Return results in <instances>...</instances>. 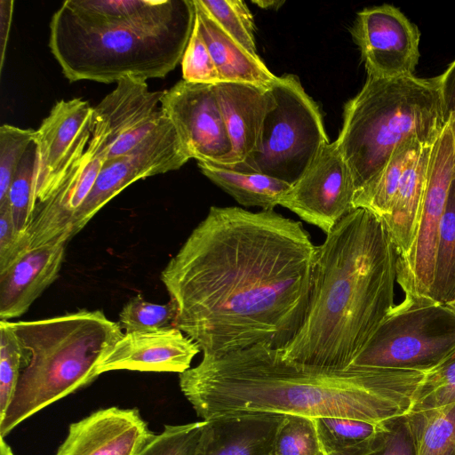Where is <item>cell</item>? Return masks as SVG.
Listing matches in <instances>:
<instances>
[{"label": "cell", "mask_w": 455, "mask_h": 455, "mask_svg": "<svg viewBox=\"0 0 455 455\" xmlns=\"http://www.w3.org/2000/svg\"><path fill=\"white\" fill-rule=\"evenodd\" d=\"M164 94L150 91L144 79L124 77L93 107L92 128L104 134L108 159L129 153L160 124Z\"/></svg>", "instance_id": "16"}, {"label": "cell", "mask_w": 455, "mask_h": 455, "mask_svg": "<svg viewBox=\"0 0 455 455\" xmlns=\"http://www.w3.org/2000/svg\"><path fill=\"white\" fill-rule=\"evenodd\" d=\"M161 106L189 159L228 166L232 144L214 84L189 83L182 79L164 91Z\"/></svg>", "instance_id": "12"}, {"label": "cell", "mask_w": 455, "mask_h": 455, "mask_svg": "<svg viewBox=\"0 0 455 455\" xmlns=\"http://www.w3.org/2000/svg\"><path fill=\"white\" fill-rule=\"evenodd\" d=\"M425 147L427 145L419 140L411 139L396 148L376 178L355 193L354 208L367 209L384 219L389 212L404 172Z\"/></svg>", "instance_id": "26"}, {"label": "cell", "mask_w": 455, "mask_h": 455, "mask_svg": "<svg viewBox=\"0 0 455 455\" xmlns=\"http://www.w3.org/2000/svg\"><path fill=\"white\" fill-rule=\"evenodd\" d=\"M355 186L335 141L328 143L279 205L326 235L354 208Z\"/></svg>", "instance_id": "13"}, {"label": "cell", "mask_w": 455, "mask_h": 455, "mask_svg": "<svg viewBox=\"0 0 455 455\" xmlns=\"http://www.w3.org/2000/svg\"><path fill=\"white\" fill-rule=\"evenodd\" d=\"M195 18L194 0H67L51 19L49 48L69 82L164 78Z\"/></svg>", "instance_id": "4"}, {"label": "cell", "mask_w": 455, "mask_h": 455, "mask_svg": "<svg viewBox=\"0 0 455 455\" xmlns=\"http://www.w3.org/2000/svg\"><path fill=\"white\" fill-rule=\"evenodd\" d=\"M188 160L173 124L165 116L160 124L129 153L104 163L91 192L75 214L74 235L133 182L176 171Z\"/></svg>", "instance_id": "11"}, {"label": "cell", "mask_w": 455, "mask_h": 455, "mask_svg": "<svg viewBox=\"0 0 455 455\" xmlns=\"http://www.w3.org/2000/svg\"><path fill=\"white\" fill-rule=\"evenodd\" d=\"M212 18L251 54L259 56L252 14L242 0H199Z\"/></svg>", "instance_id": "30"}, {"label": "cell", "mask_w": 455, "mask_h": 455, "mask_svg": "<svg viewBox=\"0 0 455 455\" xmlns=\"http://www.w3.org/2000/svg\"><path fill=\"white\" fill-rule=\"evenodd\" d=\"M204 422L165 425L138 455H195Z\"/></svg>", "instance_id": "36"}, {"label": "cell", "mask_w": 455, "mask_h": 455, "mask_svg": "<svg viewBox=\"0 0 455 455\" xmlns=\"http://www.w3.org/2000/svg\"><path fill=\"white\" fill-rule=\"evenodd\" d=\"M21 369V352L9 321L0 320V419L14 395Z\"/></svg>", "instance_id": "35"}, {"label": "cell", "mask_w": 455, "mask_h": 455, "mask_svg": "<svg viewBox=\"0 0 455 455\" xmlns=\"http://www.w3.org/2000/svg\"><path fill=\"white\" fill-rule=\"evenodd\" d=\"M14 2L0 0V69H3L5 48L7 45L12 20Z\"/></svg>", "instance_id": "41"}, {"label": "cell", "mask_w": 455, "mask_h": 455, "mask_svg": "<svg viewBox=\"0 0 455 455\" xmlns=\"http://www.w3.org/2000/svg\"><path fill=\"white\" fill-rule=\"evenodd\" d=\"M405 418L416 455H455V403Z\"/></svg>", "instance_id": "27"}, {"label": "cell", "mask_w": 455, "mask_h": 455, "mask_svg": "<svg viewBox=\"0 0 455 455\" xmlns=\"http://www.w3.org/2000/svg\"><path fill=\"white\" fill-rule=\"evenodd\" d=\"M269 89L275 104L264 120L259 145L231 170L262 173L292 185L330 142L320 109L298 76H277Z\"/></svg>", "instance_id": "7"}, {"label": "cell", "mask_w": 455, "mask_h": 455, "mask_svg": "<svg viewBox=\"0 0 455 455\" xmlns=\"http://www.w3.org/2000/svg\"><path fill=\"white\" fill-rule=\"evenodd\" d=\"M454 179L455 118H449L430 147L425 190L414 241L408 254L396 260V281L407 296L428 297L439 227L449 188Z\"/></svg>", "instance_id": "9"}, {"label": "cell", "mask_w": 455, "mask_h": 455, "mask_svg": "<svg viewBox=\"0 0 455 455\" xmlns=\"http://www.w3.org/2000/svg\"><path fill=\"white\" fill-rule=\"evenodd\" d=\"M275 455H324L315 419L285 414L275 443Z\"/></svg>", "instance_id": "32"}, {"label": "cell", "mask_w": 455, "mask_h": 455, "mask_svg": "<svg viewBox=\"0 0 455 455\" xmlns=\"http://www.w3.org/2000/svg\"><path fill=\"white\" fill-rule=\"evenodd\" d=\"M253 4L265 10H278L283 4V0H253Z\"/></svg>", "instance_id": "42"}, {"label": "cell", "mask_w": 455, "mask_h": 455, "mask_svg": "<svg viewBox=\"0 0 455 455\" xmlns=\"http://www.w3.org/2000/svg\"><path fill=\"white\" fill-rule=\"evenodd\" d=\"M154 435L138 409H100L69 426L55 455H138Z\"/></svg>", "instance_id": "18"}, {"label": "cell", "mask_w": 455, "mask_h": 455, "mask_svg": "<svg viewBox=\"0 0 455 455\" xmlns=\"http://www.w3.org/2000/svg\"><path fill=\"white\" fill-rule=\"evenodd\" d=\"M454 348L455 313L428 297L405 295L351 365L426 373Z\"/></svg>", "instance_id": "8"}, {"label": "cell", "mask_w": 455, "mask_h": 455, "mask_svg": "<svg viewBox=\"0 0 455 455\" xmlns=\"http://www.w3.org/2000/svg\"><path fill=\"white\" fill-rule=\"evenodd\" d=\"M183 80L195 84L220 82L212 58L196 23L181 59Z\"/></svg>", "instance_id": "37"}, {"label": "cell", "mask_w": 455, "mask_h": 455, "mask_svg": "<svg viewBox=\"0 0 455 455\" xmlns=\"http://www.w3.org/2000/svg\"><path fill=\"white\" fill-rule=\"evenodd\" d=\"M324 455H339L328 453ZM368 455H416L413 439L404 416L390 421L388 431L378 449Z\"/></svg>", "instance_id": "38"}, {"label": "cell", "mask_w": 455, "mask_h": 455, "mask_svg": "<svg viewBox=\"0 0 455 455\" xmlns=\"http://www.w3.org/2000/svg\"><path fill=\"white\" fill-rule=\"evenodd\" d=\"M455 403V348L425 373L412 398L409 412L422 411Z\"/></svg>", "instance_id": "29"}, {"label": "cell", "mask_w": 455, "mask_h": 455, "mask_svg": "<svg viewBox=\"0 0 455 455\" xmlns=\"http://www.w3.org/2000/svg\"><path fill=\"white\" fill-rule=\"evenodd\" d=\"M108 147L102 132L92 128L84 155L72 166L52 196L32 211L22 235L26 249L68 241L74 235V217L91 192L108 159Z\"/></svg>", "instance_id": "15"}, {"label": "cell", "mask_w": 455, "mask_h": 455, "mask_svg": "<svg viewBox=\"0 0 455 455\" xmlns=\"http://www.w3.org/2000/svg\"><path fill=\"white\" fill-rule=\"evenodd\" d=\"M445 123L455 118V60L437 76Z\"/></svg>", "instance_id": "40"}, {"label": "cell", "mask_w": 455, "mask_h": 455, "mask_svg": "<svg viewBox=\"0 0 455 455\" xmlns=\"http://www.w3.org/2000/svg\"><path fill=\"white\" fill-rule=\"evenodd\" d=\"M35 164L36 146L33 142L17 168L7 200L14 226L21 236L28 228L30 218Z\"/></svg>", "instance_id": "34"}, {"label": "cell", "mask_w": 455, "mask_h": 455, "mask_svg": "<svg viewBox=\"0 0 455 455\" xmlns=\"http://www.w3.org/2000/svg\"><path fill=\"white\" fill-rule=\"evenodd\" d=\"M425 372L351 365L328 370L287 360L253 346L203 356L180 373V387L198 417L273 412L374 423L406 415Z\"/></svg>", "instance_id": "2"}, {"label": "cell", "mask_w": 455, "mask_h": 455, "mask_svg": "<svg viewBox=\"0 0 455 455\" xmlns=\"http://www.w3.org/2000/svg\"><path fill=\"white\" fill-rule=\"evenodd\" d=\"M397 254L384 221L356 208L318 246L305 320L283 358L348 368L394 307Z\"/></svg>", "instance_id": "3"}, {"label": "cell", "mask_w": 455, "mask_h": 455, "mask_svg": "<svg viewBox=\"0 0 455 455\" xmlns=\"http://www.w3.org/2000/svg\"><path fill=\"white\" fill-rule=\"evenodd\" d=\"M317 254L299 221L212 206L161 273L178 308L173 324L204 356L282 350L305 320Z\"/></svg>", "instance_id": "1"}, {"label": "cell", "mask_w": 455, "mask_h": 455, "mask_svg": "<svg viewBox=\"0 0 455 455\" xmlns=\"http://www.w3.org/2000/svg\"><path fill=\"white\" fill-rule=\"evenodd\" d=\"M445 124L437 76H367L345 105L335 140L351 171L355 193L376 178L403 143L415 139L431 146Z\"/></svg>", "instance_id": "6"}, {"label": "cell", "mask_w": 455, "mask_h": 455, "mask_svg": "<svg viewBox=\"0 0 455 455\" xmlns=\"http://www.w3.org/2000/svg\"><path fill=\"white\" fill-rule=\"evenodd\" d=\"M446 306L453 312L455 313V300L452 302H450L446 304Z\"/></svg>", "instance_id": "44"}, {"label": "cell", "mask_w": 455, "mask_h": 455, "mask_svg": "<svg viewBox=\"0 0 455 455\" xmlns=\"http://www.w3.org/2000/svg\"><path fill=\"white\" fill-rule=\"evenodd\" d=\"M367 76L393 78L414 75L420 32L400 9L384 4L360 11L351 29Z\"/></svg>", "instance_id": "14"}, {"label": "cell", "mask_w": 455, "mask_h": 455, "mask_svg": "<svg viewBox=\"0 0 455 455\" xmlns=\"http://www.w3.org/2000/svg\"><path fill=\"white\" fill-rule=\"evenodd\" d=\"M196 343L174 325L124 333L108 349L97 374L117 370L182 373L200 352Z\"/></svg>", "instance_id": "17"}, {"label": "cell", "mask_w": 455, "mask_h": 455, "mask_svg": "<svg viewBox=\"0 0 455 455\" xmlns=\"http://www.w3.org/2000/svg\"><path fill=\"white\" fill-rule=\"evenodd\" d=\"M428 297L443 305L455 300V179L451 183L439 227Z\"/></svg>", "instance_id": "28"}, {"label": "cell", "mask_w": 455, "mask_h": 455, "mask_svg": "<svg viewBox=\"0 0 455 455\" xmlns=\"http://www.w3.org/2000/svg\"><path fill=\"white\" fill-rule=\"evenodd\" d=\"M10 324L20 345L21 369L0 419L4 438L33 414L93 382L100 362L124 335L119 323L99 309Z\"/></svg>", "instance_id": "5"}, {"label": "cell", "mask_w": 455, "mask_h": 455, "mask_svg": "<svg viewBox=\"0 0 455 455\" xmlns=\"http://www.w3.org/2000/svg\"><path fill=\"white\" fill-rule=\"evenodd\" d=\"M92 116L93 107L87 100H61L36 130L30 215L37 204L52 196L84 155L92 134Z\"/></svg>", "instance_id": "10"}, {"label": "cell", "mask_w": 455, "mask_h": 455, "mask_svg": "<svg viewBox=\"0 0 455 455\" xmlns=\"http://www.w3.org/2000/svg\"><path fill=\"white\" fill-rule=\"evenodd\" d=\"M0 455H14L4 437H0Z\"/></svg>", "instance_id": "43"}, {"label": "cell", "mask_w": 455, "mask_h": 455, "mask_svg": "<svg viewBox=\"0 0 455 455\" xmlns=\"http://www.w3.org/2000/svg\"><path fill=\"white\" fill-rule=\"evenodd\" d=\"M196 23L212 58L220 82L244 83L268 88L276 79L261 60L229 36L194 0Z\"/></svg>", "instance_id": "22"}, {"label": "cell", "mask_w": 455, "mask_h": 455, "mask_svg": "<svg viewBox=\"0 0 455 455\" xmlns=\"http://www.w3.org/2000/svg\"><path fill=\"white\" fill-rule=\"evenodd\" d=\"M36 130L11 124L0 127V204L8 200L17 168L33 143Z\"/></svg>", "instance_id": "33"}, {"label": "cell", "mask_w": 455, "mask_h": 455, "mask_svg": "<svg viewBox=\"0 0 455 455\" xmlns=\"http://www.w3.org/2000/svg\"><path fill=\"white\" fill-rule=\"evenodd\" d=\"M315 421L324 454L368 455L381 444L391 420L374 423L350 418L327 417L315 419Z\"/></svg>", "instance_id": "25"}, {"label": "cell", "mask_w": 455, "mask_h": 455, "mask_svg": "<svg viewBox=\"0 0 455 455\" xmlns=\"http://www.w3.org/2000/svg\"><path fill=\"white\" fill-rule=\"evenodd\" d=\"M22 236L12 217L9 202L0 204V271L6 268L23 251Z\"/></svg>", "instance_id": "39"}, {"label": "cell", "mask_w": 455, "mask_h": 455, "mask_svg": "<svg viewBox=\"0 0 455 455\" xmlns=\"http://www.w3.org/2000/svg\"><path fill=\"white\" fill-rule=\"evenodd\" d=\"M201 172L245 207L274 210L291 184L271 176L197 162Z\"/></svg>", "instance_id": "24"}, {"label": "cell", "mask_w": 455, "mask_h": 455, "mask_svg": "<svg viewBox=\"0 0 455 455\" xmlns=\"http://www.w3.org/2000/svg\"><path fill=\"white\" fill-rule=\"evenodd\" d=\"M177 313V305L172 299L166 304H156L137 294L124 306L119 324L125 333L156 330L174 325Z\"/></svg>", "instance_id": "31"}, {"label": "cell", "mask_w": 455, "mask_h": 455, "mask_svg": "<svg viewBox=\"0 0 455 455\" xmlns=\"http://www.w3.org/2000/svg\"><path fill=\"white\" fill-rule=\"evenodd\" d=\"M430 147H425L406 169L393 198L389 212L382 219L397 258L408 254L415 238L425 190Z\"/></svg>", "instance_id": "23"}, {"label": "cell", "mask_w": 455, "mask_h": 455, "mask_svg": "<svg viewBox=\"0 0 455 455\" xmlns=\"http://www.w3.org/2000/svg\"><path fill=\"white\" fill-rule=\"evenodd\" d=\"M68 243H53L23 251L0 271V319L25 314L59 276Z\"/></svg>", "instance_id": "19"}, {"label": "cell", "mask_w": 455, "mask_h": 455, "mask_svg": "<svg viewBox=\"0 0 455 455\" xmlns=\"http://www.w3.org/2000/svg\"><path fill=\"white\" fill-rule=\"evenodd\" d=\"M214 89L232 144L230 163L225 168L232 169L256 150L275 99L269 87L251 84L220 82Z\"/></svg>", "instance_id": "21"}, {"label": "cell", "mask_w": 455, "mask_h": 455, "mask_svg": "<svg viewBox=\"0 0 455 455\" xmlns=\"http://www.w3.org/2000/svg\"><path fill=\"white\" fill-rule=\"evenodd\" d=\"M285 414L249 412L205 420L195 455H275Z\"/></svg>", "instance_id": "20"}]
</instances>
